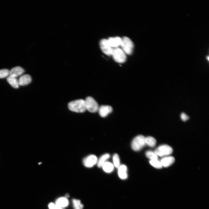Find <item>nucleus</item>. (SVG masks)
Listing matches in <instances>:
<instances>
[{
	"label": "nucleus",
	"instance_id": "f257e3e1",
	"mask_svg": "<svg viewBox=\"0 0 209 209\" xmlns=\"http://www.w3.org/2000/svg\"><path fill=\"white\" fill-rule=\"evenodd\" d=\"M68 107L71 111L77 113H83L86 110L85 100L82 99L71 102Z\"/></svg>",
	"mask_w": 209,
	"mask_h": 209
},
{
	"label": "nucleus",
	"instance_id": "4468645a",
	"mask_svg": "<svg viewBox=\"0 0 209 209\" xmlns=\"http://www.w3.org/2000/svg\"><path fill=\"white\" fill-rule=\"evenodd\" d=\"M108 41L110 46L112 48H116L120 46L121 42V39L119 37L110 38H109Z\"/></svg>",
	"mask_w": 209,
	"mask_h": 209
},
{
	"label": "nucleus",
	"instance_id": "7ed1b4c3",
	"mask_svg": "<svg viewBox=\"0 0 209 209\" xmlns=\"http://www.w3.org/2000/svg\"><path fill=\"white\" fill-rule=\"evenodd\" d=\"M120 46L124 52L128 55L132 54L133 48V44L129 38L125 37L121 39Z\"/></svg>",
	"mask_w": 209,
	"mask_h": 209
},
{
	"label": "nucleus",
	"instance_id": "a878e982",
	"mask_svg": "<svg viewBox=\"0 0 209 209\" xmlns=\"http://www.w3.org/2000/svg\"><path fill=\"white\" fill-rule=\"evenodd\" d=\"M48 207L50 209H57L56 205L53 203H50Z\"/></svg>",
	"mask_w": 209,
	"mask_h": 209
},
{
	"label": "nucleus",
	"instance_id": "a211bd4d",
	"mask_svg": "<svg viewBox=\"0 0 209 209\" xmlns=\"http://www.w3.org/2000/svg\"><path fill=\"white\" fill-rule=\"evenodd\" d=\"M110 157V155L108 154H106L102 155L99 159H98L97 164L98 166L100 168L102 167L103 165L106 161Z\"/></svg>",
	"mask_w": 209,
	"mask_h": 209
},
{
	"label": "nucleus",
	"instance_id": "f03ea898",
	"mask_svg": "<svg viewBox=\"0 0 209 209\" xmlns=\"http://www.w3.org/2000/svg\"><path fill=\"white\" fill-rule=\"evenodd\" d=\"M145 137L143 135H138L134 138L131 143L132 149L135 151L140 150L146 145Z\"/></svg>",
	"mask_w": 209,
	"mask_h": 209
},
{
	"label": "nucleus",
	"instance_id": "39448f33",
	"mask_svg": "<svg viewBox=\"0 0 209 209\" xmlns=\"http://www.w3.org/2000/svg\"><path fill=\"white\" fill-rule=\"evenodd\" d=\"M112 55L114 60L118 63H123L126 60L124 52L120 48H117L114 49Z\"/></svg>",
	"mask_w": 209,
	"mask_h": 209
},
{
	"label": "nucleus",
	"instance_id": "9b49d317",
	"mask_svg": "<svg viewBox=\"0 0 209 209\" xmlns=\"http://www.w3.org/2000/svg\"><path fill=\"white\" fill-rule=\"evenodd\" d=\"M127 168L124 165H121L118 168V174L119 177L122 179H124L127 178Z\"/></svg>",
	"mask_w": 209,
	"mask_h": 209
},
{
	"label": "nucleus",
	"instance_id": "aec40b11",
	"mask_svg": "<svg viewBox=\"0 0 209 209\" xmlns=\"http://www.w3.org/2000/svg\"><path fill=\"white\" fill-rule=\"evenodd\" d=\"M72 203L74 209H83V205L79 200L74 199L72 200Z\"/></svg>",
	"mask_w": 209,
	"mask_h": 209
},
{
	"label": "nucleus",
	"instance_id": "bb28decb",
	"mask_svg": "<svg viewBox=\"0 0 209 209\" xmlns=\"http://www.w3.org/2000/svg\"><path fill=\"white\" fill-rule=\"evenodd\" d=\"M69 197V195L68 194H67L66 195V198H67V197Z\"/></svg>",
	"mask_w": 209,
	"mask_h": 209
},
{
	"label": "nucleus",
	"instance_id": "ddd939ff",
	"mask_svg": "<svg viewBox=\"0 0 209 209\" xmlns=\"http://www.w3.org/2000/svg\"><path fill=\"white\" fill-rule=\"evenodd\" d=\"M175 161V159L173 157L169 156L162 158L160 161L163 166L168 167L172 165Z\"/></svg>",
	"mask_w": 209,
	"mask_h": 209
},
{
	"label": "nucleus",
	"instance_id": "dca6fc26",
	"mask_svg": "<svg viewBox=\"0 0 209 209\" xmlns=\"http://www.w3.org/2000/svg\"><path fill=\"white\" fill-rule=\"evenodd\" d=\"M68 201L66 197H61L59 198L57 200L56 203V205L63 208L68 206Z\"/></svg>",
	"mask_w": 209,
	"mask_h": 209
},
{
	"label": "nucleus",
	"instance_id": "f3484780",
	"mask_svg": "<svg viewBox=\"0 0 209 209\" xmlns=\"http://www.w3.org/2000/svg\"><path fill=\"white\" fill-rule=\"evenodd\" d=\"M7 81L13 88L17 89L19 88V80L16 78L9 76L8 77Z\"/></svg>",
	"mask_w": 209,
	"mask_h": 209
},
{
	"label": "nucleus",
	"instance_id": "423d86ee",
	"mask_svg": "<svg viewBox=\"0 0 209 209\" xmlns=\"http://www.w3.org/2000/svg\"><path fill=\"white\" fill-rule=\"evenodd\" d=\"M173 152L172 148L167 145H163L158 147L154 152L158 156L163 157L171 154Z\"/></svg>",
	"mask_w": 209,
	"mask_h": 209
},
{
	"label": "nucleus",
	"instance_id": "4be33fe9",
	"mask_svg": "<svg viewBox=\"0 0 209 209\" xmlns=\"http://www.w3.org/2000/svg\"><path fill=\"white\" fill-rule=\"evenodd\" d=\"M113 161L114 166L118 168L120 165V158L118 154H115L113 155Z\"/></svg>",
	"mask_w": 209,
	"mask_h": 209
},
{
	"label": "nucleus",
	"instance_id": "412c9836",
	"mask_svg": "<svg viewBox=\"0 0 209 209\" xmlns=\"http://www.w3.org/2000/svg\"><path fill=\"white\" fill-rule=\"evenodd\" d=\"M146 157L150 159V160H158V156L155 152L151 151H148L146 153Z\"/></svg>",
	"mask_w": 209,
	"mask_h": 209
},
{
	"label": "nucleus",
	"instance_id": "6e6552de",
	"mask_svg": "<svg viewBox=\"0 0 209 209\" xmlns=\"http://www.w3.org/2000/svg\"><path fill=\"white\" fill-rule=\"evenodd\" d=\"M98 160V159L96 155H91L84 159L83 163L85 167L92 168L97 163Z\"/></svg>",
	"mask_w": 209,
	"mask_h": 209
},
{
	"label": "nucleus",
	"instance_id": "2eb2a0df",
	"mask_svg": "<svg viewBox=\"0 0 209 209\" xmlns=\"http://www.w3.org/2000/svg\"><path fill=\"white\" fill-rule=\"evenodd\" d=\"M102 167L105 172L109 173L113 170L114 166L113 164L111 162L106 161L103 165Z\"/></svg>",
	"mask_w": 209,
	"mask_h": 209
},
{
	"label": "nucleus",
	"instance_id": "9d476101",
	"mask_svg": "<svg viewBox=\"0 0 209 209\" xmlns=\"http://www.w3.org/2000/svg\"><path fill=\"white\" fill-rule=\"evenodd\" d=\"M24 69L21 67L17 66L12 69L10 72V76L16 78L22 75L24 72Z\"/></svg>",
	"mask_w": 209,
	"mask_h": 209
},
{
	"label": "nucleus",
	"instance_id": "20e7f679",
	"mask_svg": "<svg viewBox=\"0 0 209 209\" xmlns=\"http://www.w3.org/2000/svg\"><path fill=\"white\" fill-rule=\"evenodd\" d=\"M86 110L92 113L98 111L99 106L97 101L92 97H88L85 100Z\"/></svg>",
	"mask_w": 209,
	"mask_h": 209
},
{
	"label": "nucleus",
	"instance_id": "0eeeda50",
	"mask_svg": "<svg viewBox=\"0 0 209 209\" xmlns=\"http://www.w3.org/2000/svg\"><path fill=\"white\" fill-rule=\"evenodd\" d=\"M101 48L103 52L106 55H112L114 49L109 45L108 40L102 39L100 42Z\"/></svg>",
	"mask_w": 209,
	"mask_h": 209
},
{
	"label": "nucleus",
	"instance_id": "1a4fd4ad",
	"mask_svg": "<svg viewBox=\"0 0 209 209\" xmlns=\"http://www.w3.org/2000/svg\"><path fill=\"white\" fill-rule=\"evenodd\" d=\"M98 111L100 115L105 117L112 112V108L109 106H102L99 108Z\"/></svg>",
	"mask_w": 209,
	"mask_h": 209
},
{
	"label": "nucleus",
	"instance_id": "b1692460",
	"mask_svg": "<svg viewBox=\"0 0 209 209\" xmlns=\"http://www.w3.org/2000/svg\"><path fill=\"white\" fill-rule=\"evenodd\" d=\"M10 71L7 69L0 70V79L5 78L10 74Z\"/></svg>",
	"mask_w": 209,
	"mask_h": 209
},
{
	"label": "nucleus",
	"instance_id": "f8f14e48",
	"mask_svg": "<svg viewBox=\"0 0 209 209\" xmlns=\"http://www.w3.org/2000/svg\"><path fill=\"white\" fill-rule=\"evenodd\" d=\"M32 81L31 77L29 75L25 74L21 76L19 80V85L24 86L31 83Z\"/></svg>",
	"mask_w": 209,
	"mask_h": 209
},
{
	"label": "nucleus",
	"instance_id": "6ab92c4d",
	"mask_svg": "<svg viewBox=\"0 0 209 209\" xmlns=\"http://www.w3.org/2000/svg\"><path fill=\"white\" fill-rule=\"evenodd\" d=\"M146 144L150 147H154L156 143L155 139L152 137L149 136L145 138Z\"/></svg>",
	"mask_w": 209,
	"mask_h": 209
},
{
	"label": "nucleus",
	"instance_id": "5701e85b",
	"mask_svg": "<svg viewBox=\"0 0 209 209\" xmlns=\"http://www.w3.org/2000/svg\"><path fill=\"white\" fill-rule=\"evenodd\" d=\"M150 163L153 167L157 169H161L163 167L160 161L158 160H150Z\"/></svg>",
	"mask_w": 209,
	"mask_h": 209
},
{
	"label": "nucleus",
	"instance_id": "393cba45",
	"mask_svg": "<svg viewBox=\"0 0 209 209\" xmlns=\"http://www.w3.org/2000/svg\"><path fill=\"white\" fill-rule=\"evenodd\" d=\"M181 118L183 121H186L189 119V117L184 113H182L181 115Z\"/></svg>",
	"mask_w": 209,
	"mask_h": 209
}]
</instances>
